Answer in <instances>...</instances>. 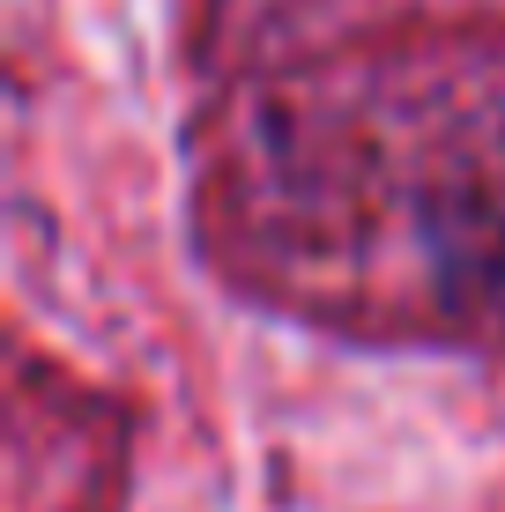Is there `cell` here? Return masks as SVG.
Listing matches in <instances>:
<instances>
[{"mask_svg": "<svg viewBox=\"0 0 505 512\" xmlns=\"http://www.w3.org/2000/svg\"><path fill=\"white\" fill-rule=\"evenodd\" d=\"M231 268L342 327L505 334V45L246 67L201 127Z\"/></svg>", "mask_w": 505, "mask_h": 512, "instance_id": "obj_1", "label": "cell"}, {"mask_svg": "<svg viewBox=\"0 0 505 512\" xmlns=\"http://www.w3.org/2000/svg\"><path fill=\"white\" fill-rule=\"evenodd\" d=\"M201 38L231 75L364 45H505V0H201Z\"/></svg>", "mask_w": 505, "mask_h": 512, "instance_id": "obj_2", "label": "cell"}]
</instances>
